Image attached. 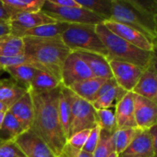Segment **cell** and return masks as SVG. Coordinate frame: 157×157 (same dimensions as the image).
Here are the masks:
<instances>
[{
    "label": "cell",
    "instance_id": "1",
    "mask_svg": "<svg viewBox=\"0 0 157 157\" xmlns=\"http://www.w3.org/2000/svg\"><path fill=\"white\" fill-rule=\"evenodd\" d=\"M60 86L43 94L29 92L33 102V120L31 129L46 142L56 157L67 143L58 117Z\"/></svg>",
    "mask_w": 157,
    "mask_h": 157
},
{
    "label": "cell",
    "instance_id": "2",
    "mask_svg": "<svg viewBox=\"0 0 157 157\" xmlns=\"http://www.w3.org/2000/svg\"><path fill=\"white\" fill-rule=\"evenodd\" d=\"M22 39L24 42V54L61 82L64 62L71 53V50L64 44L61 37H23Z\"/></svg>",
    "mask_w": 157,
    "mask_h": 157
},
{
    "label": "cell",
    "instance_id": "3",
    "mask_svg": "<svg viewBox=\"0 0 157 157\" xmlns=\"http://www.w3.org/2000/svg\"><path fill=\"white\" fill-rule=\"evenodd\" d=\"M96 33L106 48L107 59L119 60L145 67L151 59V52L140 49L108 30L103 23L95 26Z\"/></svg>",
    "mask_w": 157,
    "mask_h": 157
},
{
    "label": "cell",
    "instance_id": "4",
    "mask_svg": "<svg viewBox=\"0 0 157 157\" xmlns=\"http://www.w3.org/2000/svg\"><path fill=\"white\" fill-rule=\"evenodd\" d=\"M154 16L122 0H113L109 21L138 30L152 43L155 36Z\"/></svg>",
    "mask_w": 157,
    "mask_h": 157
},
{
    "label": "cell",
    "instance_id": "5",
    "mask_svg": "<svg viewBox=\"0 0 157 157\" xmlns=\"http://www.w3.org/2000/svg\"><path fill=\"white\" fill-rule=\"evenodd\" d=\"M95 26L91 24H69L62 33L61 39L71 52L96 53L107 58L106 48L97 34Z\"/></svg>",
    "mask_w": 157,
    "mask_h": 157
},
{
    "label": "cell",
    "instance_id": "6",
    "mask_svg": "<svg viewBox=\"0 0 157 157\" xmlns=\"http://www.w3.org/2000/svg\"><path fill=\"white\" fill-rule=\"evenodd\" d=\"M42 11L50 16L56 21L69 24H91L98 25L104 22V19L95 13L82 7H60L44 2Z\"/></svg>",
    "mask_w": 157,
    "mask_h": 157
},
{
    "label": "cell",
    "instance_id": "7",
    "mask_svg": "<svg viewBox=\"0 0 157 157\" xmlns=\"http://www.w3.org/2000/svg\"><path fill=\"white\" fill-rule=\"evenodd\" d=\"M95 127H97L96 109L92 103L74 94L71 103V123L68 138L78 131L93 129Z\"/></svg>",
    "mask_w": 157,
    "mask_h": 157
},
{
    "label": "cell",
    "instance_id": "8",
    "mask_svg": "<svg viewBox=\"0 0 157 157\" xmlns=\"http://www.w3.org/2000/svg\"><path fill=\"white\" fill-rule=\"evenodd\" d=\"M93 77L94 75L87 64L76 52H71L67 56L61 72V84L64 87L68 88L75 82L85 81Z\"/></svg>",
    "mask_w": 157,
    "mask_h": 157
},
{
    "label": "cell",
    "instance_id": "9",
    "mask_svg": "<svg viewBox=\"0 0 157 157\" xmlns=\"http://www.w3.org/2000/svg\"><path fill=\"white\" fill-rule=\"evenodd\" d=\"M108 61L113 78L117 85L126 92H132L137 85L144 68L128 62L114 59Z\"/></svg>",
    "mask_w": 157,
    "mask_h": 157
},
{
    "label": "cell",
    "instance_id": "10",
    "mask_svg": "<svg viewBox=\"0 0 157 157\" xmlns=\"http://www.w3.org/2000/svg\"><path fill=\"white\" fill-rule=\"evenodd\" d=\"M14 141L26 157H56L46 142L31 128L21 132Z\"/></svg>",
    "mask_w": 157,
    "mask_h": 157
},
{
    "label": "cell",
    "instance_id": "11",
    "mask_svg": "<svg viewBox=\"0 0 157 157\" xmlns=\"http://www.w3.org/2000/svg\"><path fill=\"white\" fill-rule=\"evenodd\" d=\"M56 22L54 19H52L50 16L45 14L44 12L37 11V12H29V13H21L15 15L10 18V24L11 33L10 35L17 36L22 38L23 34L35 27L53 23Z\"/></svg>",
    "mask_w": 157,
    "mask_h": 157
},
{
    "label": "cell",
    "instance_id": "12",
    "mask_svg": "<svg viewBox=\"0 0 157 157\" xmlns=\"http://www.w3.org/2000/svg\"><path fill=\"white\" fill-rule=\"evenodd\" d=\"M134 115L137 128L150 129L157 123V104L133 93Z\"/></svg>",
    "mask_w": 157,
    "mask_h": 157
},
{
    "label": "cell",
    "instance_id": "13",
    "mask_svg": "<svg viewBox=\"0 0 157 157\" xmlns=\"http://www.w3.org/2000/svg\"><path fill=\"white\" fill-rule=\"evenodd\" d=\"M103 24L112 33L121 37L125 41L128 42L129 44L135 45L136 47L148 51V52H151L152 47H153L151 41L149 40L143 33H141L138 30L132 27H129L128 25L118 23V22L109 21V20L104 21Z\"/></svg>",
    "mask_w": 157,
    "mask_h": 157
},
{
    "label": "cell",
    "instance_id": "14",
    "mask_svg": "<svg viewBox=\"0 0 157 157\" xmlns=\"http://www.w3.org/2000/svg\"><path fill=\"white\" fill-rule=\"evenodd\" d=\"M154 151L149 130L140 129L130 144L118 157H153Z\"/></svg>",
    "mask_w": 157,
    "mask_h": 157
},
{
    "label": "cell",
    "instance_id": "15",
    "mask_svg": "<svg viewBox=\"0 0 157 157\" xmlns=\"http://www.w3.org/2000/svg\"><path fill=\"white\" fill-rule=\"evenodd\" d=\"M115 116L117 128H137L132 92H128L115 105Z\"/></svg>",
    "mask_w": 157,
    "mask_h": 157
},
{
    "label": "cell",
    "instance_id": "16",
    "mask_svg": "<svg viewBox=\"0 0 157 157\" xmlns=\"http://www.w3.org/2000/svg\"><path fill=\"white\" fill-rule=\"evenodd\" d=\"M132 93L157 104V74L150 63L144 67Z\"/></svg>",
    "mask_w": 157,
    "mask_h": 157
},
{
    "label": "cell",
    "instance_id": "17",
    "mask_svg": "<svg viewBox=\"0 0 157 157\" xmlns=\"http://www.w3.org/2000/svg\"><path fill=\"white\" fill-rule=\"evenodd\" d=\"M9 111L18 120L22 131L31 128L33 120V102L29 92L12 105Z\"/></svg>",
    "mask_w": 157,
    "mask_h": 157
},
{
    "label": "cell",
    "instance_id": "18",
    "mask_svg": "<svg viewBox=\"0 0 157 157\" xmlns=\"http://www.w3.org/2000/svg\"><path fill=\"white\" fill-rule=\"evenodd\" d=\"M76 53L87 64L94 77L102 78H113L109 61L105 56L100 54L83 52V51H77Z\"/></svg>",
    "mask_w": 157,
    "mask_h": 157
},
{
    "label": "cell",
    "instance_id": "19",
    "mask_svg": "<svg viewBox=\"0 0 157 157\" xmlns=\"http://www.w3.org/2000/svg\"><path fill=\"white\" fill-rule=\"evenodd\" d=\"M74 93L62 84L60 86V94L58 99V117L62 130L67 138L69 136L70 123H71V103L74 96Z\"/></svg>",
    "mask_w": 157,
    "mask_h": 157
},
{
    "label": "cell",
    "instance_id": "20",
    "mask_svg": "<svg viewBox=\"0 0 157 157\" xmlns=\"http://www.w3.org/2000/svg\"><path fill=\"white\" fill-rule=\"evenodd\" d=\"M107 78L93 77L85 81L73 83L68 87L77 96L81 97L90 103H93L97 96L99 89Z\"/></svg>",
    "mask_w": 157,
    "mask_h": 157
},
{
    "label": "cell",
    "instance_id": "21",
    "mask_svg": "<svg viewBox=\"0 0 157 157\" xmlns=\"http://www.w3.org/2000/svg\"><path fill=\"white\" fill-rule=\"evenodd\" d=\"M27 93L28 91L24 87L18 84L13 80L0 81V102L6 105L9 108Z\"/></svg>",
    "mask_w": 157,
    "mask_h": 157
},
{
    "label": "cell",
    "instance_id": "22",
    "mask_svg": "<svg viewBox=\"0 0 157 157\" xmlns=\"http://www.w3.org/2000/svg\"><path fill=\"white\" fill-rule=\"evenodd\" d=\"M2 2L11 18L21 13L41 11L45 0H2Z\"/></svg>",
    "mask_w": 157,
    "mask_h": 157
},
{
    "label": "cell",
    "instance_id": "23",
    "mask_svg": "<svg viewBox=\"0 0 157 157\" xmlns=\"http://www.w3.org/2000/svg\"><path fill=\"white\" fill-rule=\"evenodd\" d=\"M61 82L49 72L39 70L30 85L28 92L32 94H43L57 89Z\"/></svg>",
    "mask_w": 157,
    "mask_h": 157
},
{
    "label": "cell",
    "instance_id": "24",
    "mask_svg": "<svg viewBox=\"0 0 157 157\" xmlns=\"http://www.w3.org/2000/svg\"><path fill=\"white\" fill-rule=\"evenodd\" d=\"M4 70L10 75L13 81L28 91L33 78L40 69L31 65H19L6 67Z\"/></svg>",
    "mask_w": 157,
    "mask_h": 157
},
{
    "label": "cell",
    "instance_id": "25",
    "mask_svg": "<svg viewBox=\"0 0 157 157\" xmlns=\"http://www.w3.org/2000/svg\"><path fill=\"white\" fill-rule=\"evenodd\" d=\"M69 23L56 21L53 23L44 24L27 31L23 37H37V38H56L61 37L62 33L67 29Z\"/></svg>",
    "mask_w": 157,
    "mask_h": 157
},
{
    "label": "cell",
    "instance_id": "26",
    "mask_svg": "<svg viewBox=\"0 0 157 157\" xmlns=\"http://www.w3.org/2000/svg\"><path fill=\"white\" fill-rule=\"evenodd\" d=\"M24 54V42L21 37L8 35L0 38V56L10 57Z\"/></svg>",
    "mask_w": 157,
    "mask_h": 157
},
{
    "label": "cell",
    "instance_id": "27",
    "mask_svg": "<svg viewBox=\"0 0 157 157\" xmlns=\"http://www.w3.org/2000/svg\"><path fill=\"white\" fill-rule=\"evenodd\" d=\"M22 131L18 120L8 110L5 114L4 121L0 128V142L14 140Z\"/></svg>",
    "mask_w": 157,
    "mask_h": 157
},
{
    "label": "cell",
    "instance_id": "28",
    "mask_svg": "<svg viewBox=\"0 0 157 157\" xmlns=\"http://www.w3.org/2000/svg\"><path fill=\"white\" fill-rule=\"evenodd\" d=\"M74 1L80 7L102 17L105 21L110 19L113 0H74Z\"/></svg>",
    "mask_w": 157,
    "mask_h": 157
},
{
    "label": "cell",
    "instance_id": "29",
    "mask_svg": "<svg viewBox=\"0 0 157 157\" xmlns=\"http://www.w3.org/2000/svg\"><path fill=\"white\" fill-rule=\"evenodd\" d=\"M128 92L123 90L118 85L115 88L109 90L107 93L104 94L97 99H95L92 105L96 110L99 109H107L115 106V103L117 104Z\"/></svg>",
    "mask_w": 157,
    "mask_h": 157
},
{
    "label": "cell",
    "instance_id": "30",
    "mask_svg": "<svg viewBox=\"0 0 157 157\" xmlns=\"http://www.w3.org/2000/svg\"><path fill=\"white\" fill-rule=\"evenodd\" d=\"M140 128H117L113 134V142L115 147V151L120 154L133 140Z\"/></svg>",
    "mask_w": 157,
    "mask_h": 157
},
{
    "label": "cell",
    "instance_id": "31",
    "mask_svg": "<svg viewBox=\"0 0 157 157\" xmlns=\"http://www.w3.org/2000/svg\"><path fill=\"white\" fill-rule=\"evenodd\" d=\"M96 120L97 126L102 130H105L110 134H114V132L117 129L115 111L112 108L96 110Z\"/></svg>",
    "mask_w": 157,
    "mask_h": 157
},
{
    "label": "cell",
    "instance_id": "32",
    "mask_svg": "<svg viewBox=\"0 0 157 157\" xmlns=\"http://www.w3.org/2000/svg\"><path fill=\"white\" fill-rule=\"evenodd\" d=\"M113 151H115L113 134L101 129L99 142L93 153V157H108Z\"/></svg>",
    "mask_w": 157,
    "mask_h": 157
},
{
    "label": "cell",
    "instance_id": "33",
    "mask_svg": "<svg viewBox=\"0 0 157 157\" xmlns=\"http://www.w3.org/2000/svg\"><path fill=\"white\" fill-rule=\"evenodd\" d=\"M0 157H26L14 140L0 142Z\"/></svg>",
    "mask_w": 157,
    "mask_h": 157
},
{
    "label": "cell",
    "instance_id": "34",
    "mask_svg": "<svg viewBox=\"0 0 157 157\" xmlns=\"http://www.w3.org/2000/svg\"><path fill=\"white\" fill-rule=\"evenodd\" d=\"M90 132H91V129H85V130H82V131H78L77 133H75L74 135L70 136L67 142L74 147L75 149H78V150H82L85 142L87 141L88 140V137L90 135Z\"/></svg>",
    "mask_w": 157,
    "mask_h": 157
},
{
    "label": "cell",
    "instance_id": "35",
    "mask_svg": "<svg viewBox=\"0 0 157 157\" xmlns=\"http://www.w3.org/2000/svg\"><path fill=\"white\" fill-rule=\"evenodd\" d=\"M152 15L157 14V4L152 0H122Z\"/></svg>",
    "mask_w": 157,
    "mask_h": 157
},
{
    "label": "cell",
    "instance_id": "36",
    "mask_svg": "<svg viewBox=\"0 0 157 157\" xmlns=\"http://www.w3.org/2000/svg\"><path fill=\"white\" fill-rule=\"evenodd\" d=\"M100 132H101V128L97 126L94 128L91 129L90 135L88 137L87 141L85 142L82 151L89 152V153H94L98 142H99V139H100Z\"/></svg>",
    "mask_w": 157,
    "mask_h": 157
},
{
    "label": "cell",
    "instance_id": "37",
    "mask_svg": "<svg viewBox=\"0 0 157 157\" xmlns=\"http://www.w3.org/2000/svg\"><path fill=\"white\" fill-rule=\"evenodd\" d=\"M57 157H93L92 153L86 152L82 150H78L70 146L67 142L65 144L62 151Z\"/></svg>",
    "mask_w": 157,
    "mask_h": 157
},
{
    "label": "cell",
    "instance_id": "38",
    "mask_svg": "<svg viewBox=\"0 0 157 157\" xmlns=\"http://www.w3.org/2000/svg\"><path fill=\"white\" fill-rule=\"evenodd\" d=\"M45 1L60 7H80L74 0H45Z\"/></svg>",
    "mask_w": 157,
    "mask_h": 157
},
{
    "label": "cell",
    "instance_id": "39",
    "mask_svg": "<svg viewBox=\"0 0 157 157\" xmlns=\"http://www.w3.org/2000/svg\"><path fill=\"white\" fill-rule=\"evenodd\" d=\"M11 29L10 21H0V38L10 35Z\"/></svg>",
    "mask_w": 157,
    "mask_h": 157
},
{
    "label": "cell",
    "instance_id": "40",
    "mask_svg": "<svg viewBox=\"0 0 157 157\" xmlns=\"http://www.w3.org/2000/svg\"><path fill=\"white\" fill-rule=\"evenodd\" d=\"M148 130H149V133H150L151 138L152 147H153V151H154V155L157 157V123L155 125H153Z\"/></svg>",
    "mask_w": 157,
    "mask_h": 157
},
{
    "label": "cell",
    "instance_id": "41",
    "mask_svg": "<svg viewBox=\"0 0 157 157\" xmlns=\"http://www.w3.org/2000/svg\"><path fill=\"white\" fill-rule=\"evenodd\" d=\"M150 64L153 67L154 71L157 74V45H153L152 50L151 52V59H150Z\"/></svg>",
    "mask_w": 157,
    "mask_h": 157
},
{
    "label": "cell",
    "instance_id": "42",
    "mask_svg": "<svg viewBox=\"0 0 157 157\" xmlns=\"http://www.w3.org/2000/svg\"><path fill=\"white\" fill-rule=\"evenodd\" d=\"M10 16L9 15L2 0H0V21H10Z\"/></svg>",
    "mask_w": 157,
    "mask_h": 157
},
{
    "label": "cell",
    "instance_id": "43",
    "mask_svg": "<svg viewBox=\"0 0 157 157\" xmlns=\"http://www.w3.org/2000/svg\"><path fill=\"white\" fill-rule=\"evenodd\" d=\"M154 21H155V36L152 40V44L157 45V14L154 16Z\"/></svg>",
    "mask_w": 157,
    "mask_h": 157
},
{
    "label": "cell",
    "instance_id": "44",
    "mask_svg": "<svg viewBox=\"0 0 157 157\" xmlns=\"http://www.w3.org/2000/svg\"><path fill=\"white\" fill-rule=\"evenodd\" d=\"M9 110V107L4 105L2 102H0V112H7Z\"/></svg>",
    "mask_w": 157,
    "mask_h": 157
},
{
    "label": "cell",
    "instance_id": "45",
    "mask_svg": "<svg viewBox=\"0 0 157 157\" xmlns=\"http://www.w3.org/2000/svg\"><path fill=\"white\" fill-rule=\"evenodd\" d=\"M5 114H6V112H0V128H1L2 123H3V121H4Z\"/></svg>",
    "mask_w": 157,
    "mask_h": 157
},
{
    "label": "cell",
    "instance_id": "46",
    "mask_svg": "<svg viewBox=\"0 0 157 157\" xmlns=\"http://www.w3.org/2000/svg\"><path fill=\"white\" fill-rule=\"evenodd\" d=\"M108 157H118V154H117L116 151H113V152H112Z\"/></svg>",
    "mask_w": 157,
    "mask_h": 157
},
{
    "label": "cell",
    "instance_id": "47",
    "mask_svg": "<svg viewBox=\"0 0 157 157\" xmlns=\"http://www.w3.org/2000/svg\"><path fill=\"white\" fill-rule=\"evenodd\" d=\"M3 71H5V70H4V69H3V68L1 67H0V74H1V73H2ZM0 81H1V78H0Z\"/></svg>",
    "mask_w": 157,
    "mask_h": 157
},
{
    "label": "cell",
    "instance_id": "48",
    "mask_svg": "<svg viewBox=\"0 0 157 157\" xmlns=\"http://www.w3.org/2000/svg\"><path fill=\"white\" fill-rule=\"evenodd\" d=\"M152 1H153V2H155V3L157 4V0H152Z\"/></svg>",
    "mask_w": 157,
    "mask_h": 157
},
{
    "label": "cell",
    "instance_id": "49",
    "mask_svg": "<svg viewBox=\"0 0 157 157\" xmlns=\"http://www.w3.org/2000/svg\"><path fill=\"white\" fill-rule=\"evenodd\" d=\"M153 157H156V156H153Z\"/></svg>",
    "mask_w": 157,
    "mask_h": 157
}]
</instances>
